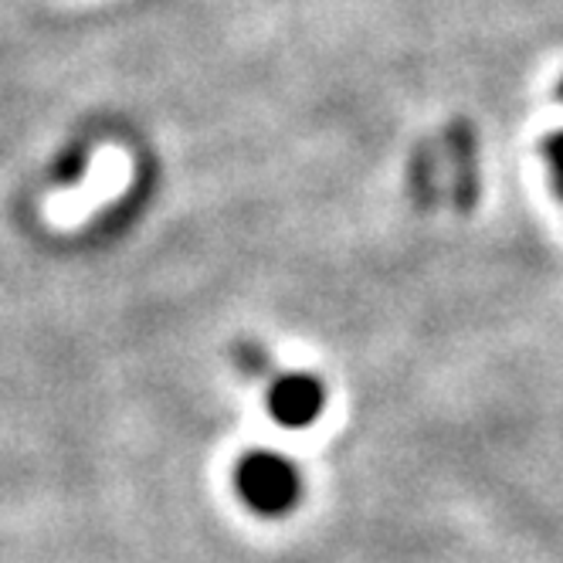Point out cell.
I'll return each instance as SVG.
<instances>
[{"instance_id":"obj_1","label":"cell","mask_w":563,"mask_h":563,"mask_svg":"<svg viewBox=\"0 0 563 563\" xmlns=\"http://www.w3.org/2000/svg\"><path fill=\"white\" fill-rule=\"evenodd\" d=\"M234 489L252 512L286 516L299 506L302 475L289 459L275 452H252L234 468Z\"/></svg>"},{"instance_id":"obj_2","label":"cell","mask_w":563,"mask_h":563,"mask_svg":"<svg viewBox=\"0 0 563 563\" xmlns=\"http://www.w3.org/2000/svg\"><path fill=\"white\" fill-rule=\"evenodd\" d=\"M327 408V387L312 374H286L268 387V415L282 428H309Z\"/></svg>"}]
</instances>
